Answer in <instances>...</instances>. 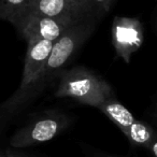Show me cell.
<instances>
[{
    "label": "cell",
    "instance_id": "6da1fadb",
    "mask_svg": "<svg viewBox=\"0 0 157 157\" xmlns=\"http://www.w3.org/2000/svg\"><path fill=\"white\" fill-rule=\"evenodd\" d=\"M54 95L58 98H73L78 102L99 109L108 97L113 95L105 80L84 67L61 70Z\"/></svg>",
    "mask_w": 157,
    "mask_h": 157
},
{
    "label": "cell",
    "instance_id": "7a4b0ae2",
    "mask_svg": "<svg viewBox=\"0 0 157 157\" xmlns=\"http://www.w3.org/2000/svg\"><path fill=\"white\" fill-rule=\"evenodd\" d=\"M54 41L41 40V41L27 43L26 55L24 60L22 80L18 90L3 103V109L7 112L16 110L21 105L27 101L42 90L45 84L44 71L46 63L52 51Z\"/></svg>",
    "mask_w": 157,
    "mask_h": 157
},
{
    "label": "cell",
    "instance_id": "3957f363",
    "mask_svg": "<svg viewBox=\"0 0 157 157\" xmlns=\"http://www.w3.org/2000/svg\"><path fill=\"white\" fill-rule=\"evenodd\" d=\"M96 20L97 17L95 16L87 15L70 26L58 39L55 40L44 71L45 83L55 75H59L63 66L90 38L96 27Z\"/></svg>",
    "mask_w": 157,
    "mask_h": 157
},
{
    "label": "cell",
    "instance_id": "277c9868",
    "mask_svg": "<svg viewBox=\"0 0 157 157\" xmlns=\"http://www.w3.org/2000/svg\"><path fill=\"white\" fill-rule=\"evenodd\" d=\"M69 124L70 120L66 114L55 111L44 112L16 130L10 139V145L16 148L28 147L50 141L63 132Z\"/></svg>",
    "mask_w": 157,
    "mask_h": 157
},
{
    "label": "cell",
    "instance_id": "5b68a950",
    "mask_svg": "<svg viewBox=\"0 0 157 157\" xmlns=\"http://www.w3.org/2000/svg\"><path fill=\"white\" fill-rule=\"evenodd\" d=\"M99 110L117 126L132 145L150 148L156 129L146 123L136 120L131 112L113 95L105 99Z\"/></svg>",
    "mask_w": 157,
    "mask_h": 157
},
{
    "label": "cell",
    "instance_id": "8992f818",
    "mask_svg": "<svg viewBox=\"0 0 157 157\" xmlns=\"http://www.w3.org/2000/svg\"><path fill=\"white\" fill-rule=\"evenodd\" d=\"M86 17V16H85ZM84 17H48L40 15H22L13 23L27 43L57 40L70 26Z\"/></svg>",
    "mask_w": 157,
    "mask_h": 157
},
{
    "label": "cell",
    "instance_id": "52a82bcc",
    "mask_svg": "<svg viewBox=\"0 0 157 157\" xmlns=\"http://www.w3.org/2000/svg\"><path fill=\"white\" fill-rule=\"evenodd\" d=\"M112 44L115 53L126 63L143 44V26L138 18L115 16L112 24Z\"/></svg>",
    "mask_w": 157,
    "mask_h": 157
},
{
    "label": "cell",
    "instance_id": "ba28073f",
    "mask_svg": "<svg viewBox=\"0 0 157 157\" xmlns=\"http://www.w3.org/2000/svg\"><path fill=\"white\" fill-rule=\"evenodd\" d=\"M22 15H40L48 16V17H63V16L85 17L87 16L71 0H31Z\"/></svg>",
    "mask_w": 157,
    "mask_h": 157
},
{
    "label": "cell",
    "instance_id": "9c48e42d",
    "mask_svg": "<svg viewBox=\"0 0 157 157\" xmlns=\"http://www.w3.org/2000/svg\"><path fill=\"white\" fill-rule=\"evenodd\" d=\"M31 0H0V18L12 23L27 9Z\"/></svg>",
    "mask_w": 157,
    "mask_h": 157
},
{
    "label": "cell",
    "instance_id": "30bf717a",
    "mask_svg": "<svg viewBox=\"0 0 157 157\" xmlns=\"http://www.w3.org/2000/svg\"><path fill=\"white\" fill-rule=\"evenodd\" d=\"M115 0H90L88 14L98 18L103 13L108 12Z\"/></svg>",
    "mask_w": 157,
    "mask_h": 157
},
{
    "label": "cell",
    "instance_id": "8fae6325",
    "mask_svg": "<svg viewBox=\"0 0 157 157\" xmlns=\"http://www.w3.org/2000/svg\"><path fill=\"white\" fill-rule=\"evenodd\" d=\"M71 1L78 8V9L81 10L84 14H86V15H90V14H88V12H90V0H71Z\"/></svg>",
    "mask_w": 157,
    "mask_h": 157
},
{
    "label": "cell",
    "instance_id": "7c38bea8",
    "mask_svg": "<svg viewBox=\"0 0 157 157\" xmlns=\"http://www.w3.org/2000/svg\"><path fill=\"white\" fill-rule=\"evenodd\" d=\"M148 151H151L154 157H157V129L155 131V136H154V139H153L152 143H151V146L148 148Z\"/></svg>",
    "mask_w": 157,
    "mask_h": 157
},
{
    "label": "cell",
    "instance_id": "4fadbf2b",
    "mask_svg": "<svg viewBox=\"0 0 157 157\" xmlns=\"http://www.w3.org/2000/svg\"><path fill=\"white\" fill-rule=\"evenodd\" d=\"M0 157H26V156H24V155H21V154H17V153L9 150V148H6L5 151H2V153H1Z\"/></svg>",
    "mask_w": 157,
    "mask_h": 157
},
{
    "label": "cell",
    "instance_id": "5bb4252c",
    "mask_svg": "<svg viewBox=\"0 0 157 157\" xmlns=\"http://www.w3.org/2000/svg\"><path fill=\"white\" fill-rule=\"evenodd\" d=\"M95 157H116L114 155H109V154H96Z\"/></svg>",
    "mask_w": 157,
    "mask_h": 157
},
{
    "label": "cell",
    "instance_id": "9a60e30c",
    "mask_svg": "<svg viewBox=\"0 0 157 157\" xmlns=\"http://www.w3.org/2000/svg\"><path fill=\"white\" fill-rule=\"evenodd\" d=\"M155 116H156V120H157V110H156V114H155Z\"/></svg>",
    "mask_w": 157,
    "mask_h": 157
}]
</instances>
